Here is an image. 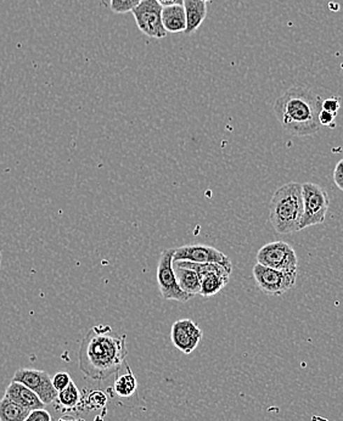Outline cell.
I'll list each match as a JSON object with an SVG mask.
<instances>
[{"label":"cell","instance_id":"f1b7e54d","mask_svg":"<svg viewBox=\"0 0 343 421\" xmlns=\"http://www.w3.org/2000/svg\"><path fill=\"white\" fill-rule=\"evenodd\" d=\"M1 261H3V257H1V251H0V265H1Z\"/></svg>","mask_w":343,"mask_h":421},{"label":"cell","instance_id":"7c38bea8","mask_svg":"<svg viewBox=\"0 0 343 421\" xmlns=\"http://www.w3.org/2000/svg\"><path fill=\"white\" fill-rule=\"evenodd\" d=\"M5 396L29 410L43 409L46 407V404L41 401V398L38 397L37 394L33 392L32 389L16 381L10 382L8 389L5 391Z\"/></svg>","mask_w":343,"mask_h":421},{"label":"cell","instance_id":"2e32d148","mask_svg":"<svg viewBox=\"0 0 343 421\" xmlns=\"http://www.w3.org/2000/svg\"><path fill=\"white\" fill-rule=\"evenodd\" d=\"M200 278H201L200 296L211 297L217 295L218 292L222 291L224 287H227L230 277L224 275V274L209 272V273L200 275Z\"/></svg>","mask_w":343,"mask_h":421},{"label":"cell","instance_id":"f546056e","mask_svg":"<svg viewBox=\"0 0 343 421\" xmlns=\"http://www.w3.org/2000/svg\"><path fill=\"white\" fill-rule=\"evenodd\" d=\"M201 1H204V3H207V1H214V0H201Z\"/></svg>","mask_w":343,"mask_h":421},{"label":"cell","instance_id":"603a6c76","mask_svg":"<svg viewBox=\"0 0 343 421\" xmlns=\"http://www.w3.org/2000/svg\"><path fill=\"white\" fill-rule=\"evenodd\" d=\"M321 109H323L324 111L337 115V112H339L340 109H341V99L337 97H329V99H326V100H323Z\"/></svg>","mask_w":343,"mask_h":421},{"label":"cell","instance_id":"9c48e42d","mask_svg":"<svg viewBox=\"0 0 343 421\" xmlns=\"http://www.w3.org/2000/svg\"><path fill=\"white\" fill-rule=\"evenodd\" d=\"M13 381L21 382L28 389H32L38 397L41 398L46 406L55 402L57 398V391L52 386L50 375L47 371H37V369H29V368H21L15 373Z\"/></svg>","mask_w":343,"mask_h":421},{"label":"cell","instance_id":"277c9868","mask_svg":"<svg viewBox=\"0 0 343 421\" xmlns=\"http://www.w3.org/2000/svg\"><path fill=\"white\" fill-rule=\"evenodd\" d=\"M302 194H303V216H302L300 230L323 224L330 206L329 195L326 193V190L316 183H304L302 184Z\"/></svg>","mask_w":343,"mask_h":421},{"label":"cell","instance_id":"44dd1931","mask_svg":"<svg viewBox=\"0 0 343 421\" xmlns=\"http://www.w3.org/2000/svg\"><path fill=\"white\" fill-rule=\"evenodd\" d=\"M141 1L143 0H111L110 6L116 14H127L132 13Z\"/></svg>","mask_w":343,"mask_h":421},{"label":"cell","instance_id":"d4e9b609","mask_svg":"<svg viewBox=\"0 0 343 421\" xmlns=\"http://www.w3.org/2000/svg\"><path fill=\"white\" fill-rule=\"evenodd\" d=\"M336 116H337V115H334V113H330V112L321 110L319 113L320 125H324V127H331V128H334L335 125H335Z\"/></svg>","mask_w":343,"mask_h":421},{"label":"cell","instance_id":"4fadbf2b","mask_svg":"<svg viewBox=\"0 0 343 421\" xmlns=\"http://www.w3.org/2000/svg\"><path fill=\"white\" fill-rule=\"evenodd\" d=\"M186 16V36H192L207 16V4L201 0H184Z\"/></svg>","mask_w":343,"mask_h":421},{"label":"cell","instance_id":"ac0fdd59","mask_svg":"<svg viewBox=\"0 0 343 421\" xmlns=\"http://www.w3.org/2000/svg\"><path fill=\"white\" fill-rule=\"evenodd\" d=\"M125 366H127V374L121 375V376L117 378L115 384H113V391L120 397L128 398L132 397L136 392L138 382H136L134 374L130 371L128 364H125Z\"/></svg>","mask_w":343,"mask_h":421},{"label":"cell","instance_id":"484cf974","mask_svg":"<svg viewBox=\"0 0 343 421\" xmlns=\"http://www.w3.org/2000/svg\"><path fill=\"white\" fill-rule=\"evenodd\" d=\"M334 181L336 186L343 191V158L335 167Z\"/></svg>","mask_w":343,"mask_h":421},{"label":"cell","instance_id":"30bf717a","mask_svg":"<svg viewBox=\"0 0 343 421\" xmlns=\"http://www.w3.org/2000/svg\"><path fill=\"white\" fill-rule=\"evenodd\" d=\"M173 261H190L195 263H218L223 267L232 270L230 258L211 246H181L179 249H176Z\"/></svg>","mask_w":343,"mask_h":421},{"label":"cell","instance_id":"ba28073f","mask_svg":"<svg viewBox=\"0 0 343 421\" xmlns=\"http://www.w3.org/2000/svg\"><path fill=\"white\" fill-rule=\"evenodd\" d=\"M257 263L278 270H297L298 258L293 246L284 241H274L260 249Z\"/></svg>","mask_w":343,"mask_h":421},{"label":"cell","instance_id":"cb8c5ba5","mask_svg":"<svg viewBox=\"0 0 343 421\" xmlns=\"http://www.w3.org/2000/svg\"><path fill=\"white\" fill-rule=\"evenodd\" d=\"M24 421H52V419H51L50 413L43 408V409L31 410Z\"/></svg>","mask_w":343,"mask_h":421},{"label":"cell","instance_id":"83f0119b","mask_svg":"<svg viewBox=\"0 0 343 421\" xmlns=\"http://www.w3.org/2000/svg\"><path fill=\"white\" fill-rule=\"evenodd\" d=\"M59 421H84V420H77V419H74L72 417H62Z\"/></svg>","mask_w":343,"mask_h":421},{"label":"cell","instance_id":"ffe728a7","mask_svg":"<svg viewBox=\"0 0 343 421\" xmlns=\"http://www.w3.org/2000/svg\"><path fill=\"white\" fill-rule=\"evenodd\" d=\"M106 402V394L102 392V391H93L85 399L84 406H87L88 410H97V409H102V408L105 407Z\"/></svg>","mask_w":343,"mask_h":421},{"label":"cell","instance_id":"7402d4cb","mask_svg":"<svg viewBox=\"0 0 343 421\" xmlns=\"http://www.w3.org/2000/svg\"><path fill=\"white\" fill-rule=\"evenodd\" d=\"M51 381H52V386L55 387L56 391L57 392H60L62 389H65L69 385L71 384V376L69 373H65V371H60V373H56L52 378H51Z\"/></svg>","mask_w":343,"mask_h":421},{"label":"cell","instance_id":"6da1fadb","mask_svg":"<svg viewBox=\"0 0 343 421\" xmlns=\"http://www.w3.org/2000/svg\"><path fill=\"white\" fill-rule=\"evenodd\" d=\"M128 354L125 336L110 325H97L85 333L78 351L79 369L90 379L104 381L118 374Z\"/></svg>","mask_w":343,"mask_h":421},{"label":"cell","instance_id":"9a60e30c","mask_svg":"<svg viewBox=\"0 0 343 421\" xmlns=\"http://www.w3.org/2000/svg\"><path fill=\"white\" fill-rule=\"evenodd\" d=\"M174 273H176V282L183 291L190 295L191 297L200 295L201 289V278L199 273L194 269L186 268L173 263Z\"/></svg>","mask_w":343,"mask_h":421},{"label":"cell","instance_id":"5bb4252c","mask_svg":"<svg viewBox=\"0 0 343 421\" xmlns=\"http://www.w3.org/2000/svg\"><path fill=\"white\" fill-rule=\"evenodd\" d=\"M162 24L167 33L186 32V16L183 5L163 6Z\"/></svg>","mask_w":343,"mask_h":421},{"label":"cell","instance_id":"52a82bcc","mask_svg":"<svg viewBox=\"0 0 343 421\" xmlns=\"http://www.w3.org/2000/svg\"><path fill=\"white\" fill-rule=\"evenodd\" d=\"M162 5L158 0H143L132 13L140 32L155 39L167 37L162 24Z\"/></svg>","mask_w":343,"mask_h":421},{"label":"cell","instance_id":"5b68a950","mask_svg":"<svg viewBox=\"0 0 343 421\" xmlns=\"http://www.w3.org/2000/svg\"><path fill=\"white\" fill-rule=\"evenodd\" d=\"M252 273L255 285L267 296H281L296 284L297 270H278L257 263Z\"/></svg>","mask_w":343,"mask_h":421},{"label":"cell","instance_id":"7a4b0ae2","mask_svg":"<svg viewBox=\"0 0 343 421\" xmlns=\"http://www.w3.org/2000/svg\"><path fill=\"white\" fill-rule=\"evenodd\" d=\"M323 99L303 87H293L279 97L274 112L288 134L309 137L320 130L319 113Z\"/></svg>","mask_w":343,"mask_h":421},{"label":"cell","instance_id":"4316f807","mask_svg":"<svg viewBox=\"0 0 343 421\" xmlns=\"http://www.w3.org/2000/svg\"><path fill=\"white\" fill-rule=\"evenodd\" d=\"M160 4L162 6H168V5H183L184 0H158Z\"/></svg>","mask_w":343,"mask_h":421},{"label":"cell","instance_id":"8fae6325","mask_svg":"<svg viewBox=\"0 0 343 421\" xmlns=\"http://www.w3.org/2000/svg\"><path fill=\"white\" fill-rule=\"evenodd\" d=\"M204 336V331L194 320H176L172 325L171 340L181 353L191 354L195 351Z\"/></svg>","mask_w":343,"mask_h":421},{"label":"cell","instance_id":"8992f818","mask_svg":"<svg viewBox=\"0 0 343 421\" xmlns=\"http://www.w3.org/2000/svg\"><path fill=\"white\" fill-rule=\"evenodd\" d=\"M176 249H168L162 251L158 265V284L160 294L164 300L186 303L192 297L181 290L176 282V273L173 268Z\"/></svg>","mask_w":343,"mask_h":421},{"label":"cell","instance_id":"d6986e66","mask_svg":"<svg viewBox=\"0 0 343 421\" xmlns=\"http://www.w3.org/2000/svg\"><path fill=\"white\" fill-rule=\"evenodd\" d=\"M56 401L66 410H72L74 408H77V406H79L80 392H79L78 387L76 386L74 381H71V384L65 389H62L57 394Z\"/></svg>","mask_w":343,"mask_h":421},{"label":"cell","instance_id":"e0dca14e","mask_svg":"<svg viewBox=\"0 0 343 421\" xmlns=\"http://www.w3.org/2000/svg\"><path fill=\"white\" fill-rule=\"evenodd\" d=\"M29 413V409L15 403L6 396L0 399V421H24Z\"/></svg>","mask_w":343,"mask_h":421},{"label":"cell","instance_id":"3957f363","mask_svg":"<svg viewBox=\"0 0 343 421\" xmlns=\"http://www.w3.org/2000/svg\"><path fill=\"white\" fill-rule=\"evenodd\" d=\"M303 216L302 184L291 181L274 193L270 205V222L283 235L300 232Z\"/></svg>","mask_w":343,"mask_h":421}]
</instances>
